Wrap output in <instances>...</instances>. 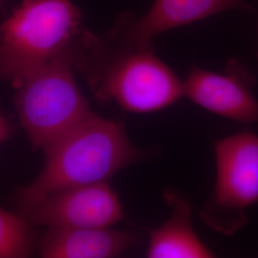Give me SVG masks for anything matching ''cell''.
Returning a JSON list of instances; mask_svg holds the SVG:
<instances>
[{
    "mask_svg": "<svg viewBox=\"0 0 258 258\" xmlns=\"http://www.w3.org/2000/svg\"><path fill=\"white\" fill-rule=\"evenodd\" d=\"M71 50L75 70L100 102L139 114L163 110L184 96L183 83L152 45H132L83 27Z\"/></svg>",
    "mask_w": 258,
    "mask_h": 258,
    "instance_id": "1",
    "label": "cell"
},
{
    "mask_svg": "<svg viewBox=\"0 0 258 258\" xmlns=\"http://www.w3.org/2000/svg\"><path fill=\"white\" fill-rule=\"evenodd\" d=\"M44 166L23 188L49 194L108 182L111 177L147 157L128 138L120 120L93 113L43 150Z\"/></svg>",
    "mask_w": 258,
    "mask_h": 258,
    "instance_id": "2",
    "label": "cell"
},
{
    "mask_svg": "<svg viewBox=\"0 0 258 258\" xmlns=\"http://www.w3.org/2000/svg\"><path fill=\"white\" fill-rule=\"evenodd\" d=\"M82 21L72 0H22L0 26V80L17 89L72 44Z\"/></svg>",
    "mask_w": 258,
    "mask_h": 258,
    "instance_id": "3",
    "label": "cell"
},
{
    "mask_svg": "<svg viewBox=\"0 0 258 258\" xmlns=\"http://www.w3.org/2000/svg\"><path fill=\"white\" fill-rule=\"evenodd\" d=\"M71 45L16 89L19 122L34 148L44 150L94 113L76 81Z\"/></svg>",
    "mask_w": 258,
    "mask_h": 258,
    "instance_id": "4",
    "label": "cell"
},
{
    "mask_svg": "<svg viewBox=\"0 0 258 258\" xmlns=\"http://www.w3.org/2000/svg\"><path fill=\"white\" fill-rule=\"evenodd\" d=\"M214 153L216 177L201 219L229 236L247 224L245 211L258 203V134L242 131L221 139Z\"/></svg>",
    "mask_w": 258,
    "mask_h": 258,
    "instance_id": "5",
    "label": "cell"
},
{
    "mask_svg": "<svg viewBox=\"0 0 258 258\" xmlns=\"http://www.w3.org/2000/svg\"><path fill=\"white\" fill-rule=\"evenodd\" d=\"M19 214L32 226L48 228H107L124 219L123 207L108 182L49 194H17Z\"/></svg>",
    "mask_w": 258,
    "mask_h": 258,
    "instance_id": "6",
    "label": "cell"
},
{
    "mask_svg": "<svg viewBox=\"0 0 258 258\" xmlns=\"http://www.w3.org/2000/svg\"><path fill=\"white\" fill-rule=\"evenodd\" d=\"M254 79L237 59L224 73L192 67L184 83V96L223 118L250 124L258 122V99L252 92Z\"/></svg>",
    "mask_w": 258,
    "mask_h": 258,
    "instance_id": "7",
    "label": "cell"
},
{
    "mask_svg": "<svg viewBox=\"0 0 258 258\" xmlns=\"http://www.w3.org/2000/svg\"><path fill=\"white\" fill-rule=\"evenodd\" d=\"M248 9L245 0H154L143 17L124 13L105 33L136 46H151L154 37L224 11Z\"/></svg>",
    "mask_w": 258,
    "mask_h": 258,
    "instance_id": "8",
    "label": "cell"
},
{
    "mask_svg": "<svg viewBox=\"0 0 258 258\" xmlns=\"http://www.w3.org/2000/svg\"><path fill=\"white\" fill-rule=\"evenodd\" d=\"M131 231L107 228H48L38 244L43 258L118 257L134 246Z\"/></svg>",
    "mask_w": 258,
    "mask_h": 258,
    "instance_id": "9",
    "label": "cell"
},
{
    "mask_svg": "<svg viewBox=\"0 0 258 258\" xmlns=\"http://www.w3.org/2000/svg\"><path fill=\"white\" fill-rule=\"evenodd\" d=\"M170 217L160 227L148 230V258H211L214 253L198 237L192 226L189 203L175 190L164 192Z\"/></svg>",
    "mask_w": 258,
    "mask_h": 258,
    "instance_id": "10",
    "label": "cell"
},
{
    "mask_svg": "<svg viewBox=\"0 0 258 258\" xmlns=\"http://www.w3.org/2000/svg\"><path fill=\"white\" fill-rule=\"evenodd\" d=\"M35 249L32 225L20 214L0 208V258H26Z\"/></svg>",
    "mask_w": 258,
    "mask_h": 258,
    "instance_id": "11",
    "label": "cell"
},
{
    "mask_svg": "<svg viewBox=\"0 0 258 258\" xmlns=\"http://www.w3.org/2000/svg\"><path fill=\"white\" fill-rule=\"evenodd\" d=\"M11 133V126L9 121L5 116L0 112V146L6 139L8 138Z\"/></svg>",
    "mask_w": 258,
    "mask_h": 258,
    "instance_id": "12",
    "label": "cell"
},
{
    "mask_svg": "<svg viewBox=\"0 0 258 258\" xmlns=\"http://www.w3.org/2000/svg\"><path fill=\"white\" fill-rule=\"evenodd\" d=\"M4 0H0V6H2V3H3Z\"/></svg>",
    "mask_w": 258,
    "mask_h": 258,
    "instance_id": "13",
    "label": "cell"
}]
</instances>
